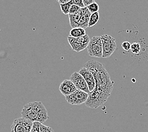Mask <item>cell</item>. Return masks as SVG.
I'll list each match as a JSON object with an SVG mask.
<instances>
[{
	"instance_id": "obj_1",
	"label": "cell",
	"mask_w": 148,
	"mask_h": 132,
	"mask_svg": "<svg viewBox=\"0 0 148 132\" xmlns=\"http://www.w3.org/2000/svg\"><path fill=\"white\" fill-rule=\"evenodd\" d=\"M84 66L92 74L96 82L95 89L89 93L85 105L91 109H97L108 99L113 91V82L101 63L92 60L87 62Z\"/></svg>"
},
{
	"instance_id": "obj_2",
	"label": "cell",
	"mask_w": 148,
	"mask_h": 132,
	"mask_svg": "<svg viewBox=\"0 0 148 132\" xmlns=\"http://www.w3.org/2000/svg\"><path fill=\"white\" fill-rule=\"evenodd\" d=\"M22 116L34 122L42 124L49 119L48 111L41 102H32L23 106Z\"/></svg>"
},
{
	"instance_id": "obj_3",
	"label": "cell",
	"mask_w": 148,
	"mask_h": 132,
	"mask_svg": "<svg viewBox=\"0 0 148 132\" xmlns=\"http://www.w3.org/2000/svg\"><path fill=\"white\" fill-rule=\"evenodd\" d=\"M87 52L90 57L101 58L103 57V43L101 36H95L90 39L87 46Z\"/></svg>"
},
{
	"instance_id": "obj_4",
	"label": "cell",
	"mask_w": 148,
	"mask_h": 132,
	"mask_svg": "<svg viewBox=\"0 0 148 132\" xmlns=\"http://www.w3.org/2000/svg\"><path fill=\"white\" fill-rule=\"evenodd\" d=\"M101 38L103 43V58H108L116 49V41L112 36L108 35H103Z\"/></svg>"
},
{
	"instance_id": "obj_5",
	"label": "cell",
	"mask_w": 148,
	"mask_h": 132,
	"mask_svg": "<svg viewBox=\"0 0 148 132\" xmlns=\"http://www.w3.org/2000/svg\"><path fill=\"white\" fill-rule=\"evenodd\" d=\"M33 122L24 117H19L13 121L11 126L12 132H31Z\"/></svg>"
},
{
	"instance_id": "obj_6",
	"label": "cell",
	"mask_w": 148,
	"mask_h": 132,
	"mask_svg": "<svg viewBox=\"0 0 148 132\" xmlns=\"http://www.w3.org/2000/svg\"><path fill=\"white\" fill-rule=\"evenodd\" d=\"M90 40V39L89 36L87 34L85 36L77 38H72L70 36L68 37L69 43L71 46L72 50L77 52H81V51L87 48Z\"/></svg>"
},
{
	"instance_id": "obj_7",
	"label": "cell",
	"mask_w": 148,
	"mask_h": 132,
	"mask_svg": "<svg viewBox=\"0 0 148 132\" xmlns=\"http://www.w3.org/2000/svg\"><path fill=\"white\" fill-rule=\"evenodd\" d=\"M89 97V94L84 91L77 90L75 92L65 97V100L69 104L71 105H77L79 106L85 104Z\"/></svg>"
},
{
	"instance_id": "obj_8",
	"label": "cell",
	"mask_w": 148,
	"mask_h": 132,
	"mask_svg": "<svg viewBox=\"0 0 148 132\" xmlns=\"http://www.w3.org/2000/svg\"><path fill=\"white\" fill-rule=\"evenodd\" d=\"M70 80L74 84L77 90L84 91V92L89 94L90 91L86 81L81 74L79 73V72H74L70 76Z\"/></svg>"
},
{
	"instance_id": "obj_9",
	"label": "cell",
	"mask_w": 148,
	"mask_h": 132,
	"mask_svg": "<svg viewBox=\"0 0 148 132\" xmlns=\"http://www.w3.org/2000/svg\"><path fill=\"white\" fill-rule=\"evenodd\" d=\"M79 73L81 74L84 77V78L85 79L90 92H91V91H92L95 89L96 87L95 79L92 75V74L84 67H82V68L79 71Z\"/></svg>"
},
{
	"instance_id": "obj_10",
	"label": "cell",
	"mask_w": 148,
	"mask_h": 132,
	"mask_svg": "<svg viewBox=\"0 0 148 132\" xmlns=\"http://www.w3.org/2000/svg\"><path fill=\"white\" fill-rule=\"evenodd\" d=\"M59 90L64 96L66 97L72 94L77 90L75 86L70 79H65L60 84Z\"/></svg>"
},
{
	"instance_id": "obj_11",
	"label": "cell",
	"mask_w": 148,
	"mask_h": 132,
	"mask_svg": "<svg viewBox=\"0 0 148 132\" xmlns=\"http://www.w3.org/2000/svg\"><path fill=\"white\" fill-rule=\"evenodd\" d=\"M86 34V30L84 29L80 28H73L72 29V30L70 31V35L69 36L72 37V38H80V37H82L85 36Z\"/></svg>"
},
{
	"instance_id": "obj_12",
	"label": "cell",
	"mask_w": 148,
	"mask_h": 132,
	"mask_svg": "<svg viewBox=\"0 0 148 132\" xmlns=\"http://www.w3.org/2000/svg\"><path fill=\"white\" fill-rule=\"evenodd\" d=\"M99 20V12H96L92 13L90 17L89 22V27H93L95 26L96 23L98 22Z\"/></svg>"
},
{
	"instance_id": "obj_13",
	"label": "cell",
	"mask_w": 148,
	"mask_h": 132,
	"mask_svg": "<svg viewBox=\"0 0 148 132\" xmlns=\"http://www.w3.org/2000/svg\"><path fill=\"white\" fill-rule=\"evenodd\" d=\"M141 50L140 45L139 43H134L131 45V52L134 54L139 53Z\"/></svg>"
},
{
	"instance_id": "obj_14",
	"label": "cell",
	"mask_w": 148,
	"mask_h": 132,
	"mask_svg": "<svg viewBox=\"0 0 148 132\" xmlns=\"http://www.w3.org/2000/svg\"><path fill=\"white\" fill-rule=\"evenodd\" d=\"M70 1L69 3H66V4L60 5V8H61L62 12L65 15H69L70 9V7H71V6H72L71 3H70Z\"/></svg>"
},
{
	"instance_id": "obj_15",
	"label": "cell",
	"mask_w": 148,
	"mask_h": 132,
	"mask_svg": "<svg viewBox=\"0 0 148 132\" xmlns=\"http://www.w3.org/2000/svg\"><path fill=\"white\" fill-rule=\"evenodd\" d=\"M87 9L89 10V11L90 12V13H96V12H98L99 11V5L95 1V3H92L91 5H89L87 6Z\"/></svg>"
},
{
	"instance_id": "obj_16",
	"label": "cell",
	"mask_w": 148,
	"mask_h": 132,
	"mask_svg": "<svg viewBox=\"0 0 148 132\" xmlns=\"http://www.w3.org/2000/svg\"><path fill=\"white\" fill-rule=\"evenodd\" d=\"M41 124L39 122H34L31 132H41Z\"/></svg>"
},
{
	"instance_id": "obj_17",
	"label": "cell",
	"mask_w": 148,
	"mask_h": 132,
	"mask_svg": "<svg viewBox=\"0 0 148 132\" xmlns=\"http://www.w3.org/2000/svg\"><path fill=\"white\" fill-rule=\"evenodd\" d=\"M80 8L79 6H77L75 5H72L71 7H70V12H69V14L70 15H75L77 14V13L79 12V11L80 10Z\"/></svg>"
},
{
	"instance_id": "obj_18",
	"label": "cell",
	"mask_w": 148,
	"mask_h": 132,
	"mask_svg": "<svg viewBox=\"0 0 148 132\" xmlns=\"http://www.w3.org/2000/svg\"><path fill=\"white\" fill-rule=\"evenodd\" d=\"M70 3H71V5H75L79 6L80 8H85L84 5L83 3V0H70Z\"/></svg>"
},
{
	"instance_id": "obj_19",
	"label": "cell",
	"mask_w": 148,
	"mask_h": 132,
	"mask_svg": "<svg viewBox=\"0 0 148 132\" xmlns=\"http://www.w3.org/2000/svg\"><path fill=\"white\" fill-rule=\"evenodd\" d=\"M41 132H54L53 128L44 125L43 124H41Z\"/></svg>"
},
{
	"instance_id": "obj_20",
	"label": "cell",
	"mask_w": 148,
	"mask_h": 132,
	"mask_svg": "<svg viewBox=\"0 0 148 132\" xmlns=\"http://www.w3.org/2000/svg\"><path fill=\"white\" fill-rule=\"evenodd\" d=\"M122 48L125 51H129L131 48V44L129 41H124L122 44Z\"/></svg>"
},
{
	"instance_id": "obj_21",
	"label": "cell",
	"mask_w": 148,
	"mask_h": 132,
	"mask_svg": "<svg viewBox=\"0 0 148 132\" xmlns=\"http://www.w3.org/2000/svg\"><path fill=\"white\" fill-rule=\"evenodd\" d=\"M95 2V1H94V0H83V3L85 7H87V6L90 5L92 3Z\"/></svg>"
},
{
	"instance_id": "obj_22",
	"label": "cell",
	"mask_w": 148,
	"mask_h": 132,
	"mask_svg": "<svg viewBox=\"0 0 148 132\" xmlns=\"http://www.w3.org/2000/svg\"><path fill=\"white\" fill-rule=\"evenodd\" d=\"M70 0H58V2L60 3V5H63L66 4V3H69Z\"/></svg>"
}]
</instances>
